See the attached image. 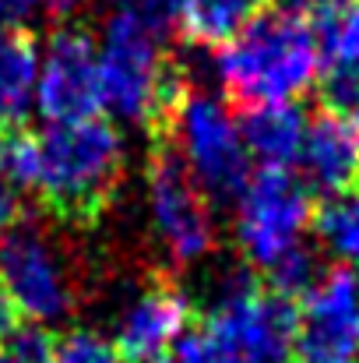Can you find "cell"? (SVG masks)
<instances>
[{
    "mask_svg": "<svg viewBox=\"0 0 359 363\" xmlns=\"http://www.w3.org/2000/svg\"><path fill=\"white\" fill-rule=\"evenodd\" d=\"M321 64L314 14L292 0H271L226 46L215 50V74L237 110L292 103L314 85Z\"/></svg>",
    "mask_w": 359,
    "mask_h": 363,
    "instance_id": "cell-1",
    "label": "cell"
},
{
    "mask_svg": "<svg viewBox=\"0 0 359 363\" xmlns=\"http://www.w3.org/2000/svg\"><path fill=\"white\" fill-rule=\"evenodd\" d=\"M39 145V180L46 212L74 230L96 226L123 180V141L117 127L103 117L74 123H46L35 134Z\"/></svg>",
    "mask_w": 359,
    "mask_h": 363,
    "instance_id": "cell-2",
    "label": "cell"
},
{
    "mask_svg": "<svg viewBox=\"0 0 359 363\" xmlns=\"http://www.w3.org/2000/svg\"><path fill=\"white\" fill-rule=\"evenodd\" d=\"M99 78L106 110H113L120 121L144 127L152 145L169 141L190 89L187 74L173 57L162 53L155 35L110 14L99 46Z\"/></svg>",
    "mask_w": 359,
    "mask_h": 363,
    "instance_id": "cell-3",
    "label": "cell"
},
{
    "mask_svg": "<svg viewBox=\"0 0 359 363\" xmlns=\"http://www.w3.org/2000/svg\"><path fill=\"white\" fill-rule=\"evenodd\" d=\"M0 289L14 314L35 325L64 321L78 303V282L50 226L28 212L0 233Z\"/></svg>",
    "mask_w": 359,
    "mask_h": 363,
    "instance_id": "cell-4",
    "label": "cell"
},
{
    "mask_svg": "<svg viewBox=\"0 0 359 363\" xmlns=\"http://www.w3.org/2000/svg\"><path fill=\"white\" fill-rule=\"evenodd\" d=\"M237 201V240L257 275L303 240V230L310 226L317 205L310 187L292 169L278 166H261L257 173H250Z\"/></svg>",
    "mask_w": 359,
    "mask_h": 363,
    "instance_id": "cell-5",
    "label": "cell"
},
{
    "mask_svg": "<svg viewBox=\"0 0 359 363\" xmlns=\"http://www.w3.org/2000/svg\"><path fill=\"white\" fill-rule=\"evenodd\" d=\"M148 208L162 254L173 268L201 261L215 247L212 205L201 184L190 177L173 141H155L148 155Z\"/></svg>",
    "mask_w": 359,
    "mask_h": 363,
    "instance_id": "cell-6",
    "label": "cell"
},
{
    "mask_svg": "<svg viewBox=\"0 0 359 363\" xmlns=\"http://www.w3.org/2000/svg\"><path fill=\"white\" fill-rule=\"evenodd\" d=\"M169 141L183 155L190 177L212 198H239L250 180V152L229 110L208 96H187Z\"/></svg>",
    "mask_w": 359,
    "mask_h": 363,
    "instance_id": "cell-7",
    "label": "cell"
},
{
    "mask_svg": "<svg viewBox=\"0 0 359 363\" xmlns=\"http://www.w3.org/2000/svg\"><path fill=\"white\" fill-rule=\"evenodd\" d=\"M39 113L50 123L89 121L103 110L99 43L81 25H60L39 60L35 82Z\"/></svg>",
    "mask_w": 359,
    "mask_h": 363,
    "instance_id": "cell-8",
    "label": "cell"
},
{
    "mask_svg": "<svg viewBox=\"0 0 359 363\" xmlns=\"http://www.w3.org/2000/svg\"><path fill=\"white\" fill-rule=\"evenodd\" d=\"M359 346V289L349 268H328L300 307V350L310 357L349 360Z\"/></svg>",
    "mask_w": 359,
    "mask_h": 363,
    "instance_id": "cell-9",
    "label": "cell"
},
{
    "mask_svg": "<svg viewBox=\"0 0 359 363\" xmlns=\"http://www.w3.org/2000/svg\"><path fill=\"white\" fill-rule=\"evenodd\" d=\"M190 321V300L183 296V289L169 279L159 275L152 279L137 300H130V307L123 311L117 325V346L123 363H141L159 357Z\"/></svg>",
    "mask_w": 359,
    "mask_h": 363,
    "instance_id": "cell-10",
    "label": "cell"
},
{
    "mask_svg": "<svg viewBox=\"0 0 359 363\" xmlns=\"http://www.w3.org/2000/svg\"><path fill=\"white\" fill-rule=\"evenodd\" d=\"M310 184L321 191H349L359 187V121L321 110L307 123L303 152H300Z\"/></svg>",
    "mask_w": 359,
    "mask_h": 363,
    "instance_id": "cell-11",
    "label": "cell"
},
{
    "mask_svg": "<svg viewBox=\"0 0 359 363\" xmlns=\"http://www.w3.org/2000/svg\"><path fill=\"white\" fill-rule=\"evenodd\" d=\"M239 138L246 152L261 166L289 169V162L300 159L303 138H307V117L296 103H261L239 110Z\"/></svg>",
    "mask_w": 359,
    "mask_h": 363,
    "instance_id": "cell-12",
    "label": "cell"
},
{
    "mask_svg": "<svg viewBox=\"0 0 359 363\" xmlns=\"http://www.w3.org/2000/svg\"><path fill=\"white\" fill-rule=\"evenodd\" d=\"M39 60V43L28 28H0V127H25Z\"/></svg>",
    "mask_w": 359,
    "mask_h": 363,
    "instance_id": "cell-13",
    "label": "cell"
},
{
    "mask_svg": "<svg viewBox=\"0 0 359 363\" xmlns=\"http://www.w3.org/2000/svg\"><path fill=\"white\" fill-rule=\"evenodd\" d=\"M271 0H183L180 32L198 46H226Z\"/></svg>",
    "mask_w": 359,
    "mask_h": 363,
    "instance_id": "cell-14",
    "label": "cell"
},
{
    "mask_svg": "<svg viewBox=\"0 0 359 363\" xmlns=\"http://www.w3.org/2000/svg\"><path fill=\"white\" fill-rule=\"evenodd\" d=\"M317 243L342 261H359V187L335 191L314 205L310 219Z\"/></svg>",
    "mask_w": 359,
    "mask_h": 363,
    "instance_id": "cell-15",
    "label": "cell"
},
{
    "mask_svg": "<svg viewBox=\"0 0 359 363\" xmlns=\"http://www.w3.org/2000/svg\"><path fill=\"white\" fill-rule=\"evenodd\" d=\"M321 60L328 67H359V0H335L314 11Z\"/></svg>",
    "mask_w": 359,
    "mask_h": 363,
    "instance_id": "cell-16",
    "label": "cell"
},
{
    "mask_svg": "<svg viewBox=\"0 0 359 363\" xmlns=\"http://www.w3.org/2000/svg\"><path fill=\"white\" fill-rule=\"evenodd\" d=\"M110 4H113V14L117 18L144 28L159 43H166L173 32H180L183 0H110Z\"/></svg>",
    "mask_w": 359,
    "mask_h": 363,
    "instance_id": "cell-17",
    "label": "cell"
},
{
    "mask_svg": "<svg viewBox=\"0 0 359 363\" xmlns=\"http://www.w3.org/2000/svg\"><path fill=\"white\" fill-rule=\"evenodd\" d=\"M4 353L14 363H50L53 360V350H57V339L50 335L46 325H35V321H14L11 332L0 339Z\"/></svg>",
    "mask_w": 359,
    "mask_h": 363,
    "instance_id": "cell-18",
    "label": "cell"
},
{
    "mask_svg": "<svg viewBox=\"0 0 359 363\" xmlns=\"http://www.w3.org/2000/svg\"><path fill=\"white\" fill-rule=\"evenodd\" d=\"M50 363H123L113 342H106L96 332H71L57 339L53 360Z\"/></svg>",
    "mask_w": 359,
    "mask_h": 363,
    "instance_id": "cell-19",
    "label": "cell"
},
{
    "mask_svg": "<svg viewBox=\"0 0 359 363\" xmlns=\"http://www.w3.org/2000/svg\"><path fill=\"white\" fill-rule=\"evenodd\" d=\"M173 363H233V357H229L226 342L201 321V325H194V328L176 342Z\"/></svg>",
    "mask_w": 359,
    "mask_h": 363,
    "instance_id": "cell-20",
    "label": "cell"
},
{
    "mask_svg": "<svg viewBox=\"0 0 359 363\" xmlns=\"http://www.w3.org/2000/svg\"><path fill=\"white\" fill-rule=\"evenodd\" d=\"M21 194H25V191H18V187L11 184V177L0 169V233H4L7 226H14V223L25 216Z\"/></svg>",
    "mask_w": 359,
    "mask_h": 363,
    "instance_id": "cell-21",
    "label": "cell"
},
{
    "mask_svg": "<svg viewBox=\"0 0 359 363\" xmlns=\"http://www.w3.org/2000/svg\"><path fill=\"white\" fill-rule=\"evenodd\" d=\"M42 11V0H0V28H25Z\"/></svg>",
    "mask_w": 359,
    "mask_h": 363,
    "instance_id": "cell-22",
    "label": "cell"
},
{
    "mask_svg": "<svg viewBox=\"0 0 359 363\" xmlns=\"http://www.w3.org/2000/svg\"><path fill=\"white\" fill-rule=\"evenodd\" d=\"M78 4H81V0H42V11H46L50 18H67Z\"/></svg>",
    "mask_w": 359,
    "mask_h": 363,
    "instance_id": "cell-23",
    "label": "cell"
},
{
    "mask_svg": "<svg viewBox=\"0 0 359 363\" xmlns=\"http://www.w3.org/2000/svg\"><path fill=\"white\" fill-rule=\"evenodd\" d=\"M11 325H14V307H11V300L4 296V289H0V339L11 332Z\"/></svg>",
    "mask_w": 359,
    "mask_h": 363,
    "instance_id": "cell-24",
    "label": "cell"
},
{
    "mask_svg": "<svg viewBox=\"0 0 359 363\" xmlns=\"http://www.w3.org/2000/svg\"><path fill=\"white\" fill-rule=\"evenodd\" d=\"M292 363H349V360H331V357H310V353H296Z\"/></svg>",
    "mask_w": 359,
    "mask_h": 363,
    "instance_id": "cell-25",
    "label": "cell"
},
{
    "mask_svg": "<svg viewBox=\"0 0 359 363\" xmlns=\"http://www.w3.org/2000/svg\"><path fill=\"white\" fill-rule=\"evenodd\" d=\"M292 4H300V7H307V11L314 14L317 7H324V4H335V0H292Z\"/></svg>",
    "mask_w": 359,
    "mask_h": 363,
    "instance_id": "cell-26",
    "label": "cell"
},
{
    "mask_svg": "<svg viewBox=\"0 0 359 363\" xmlns=\"http://www.w3.org/2000/svg\"><path fill=\"white\" fill-rule=\"evenodd\" d=\"M141 363H169V360H162V357H152V360H141Z\"/></svg>",
    "mask_w": 359,
    "mask_h": 363,
    "instance_id": "cell-27",
    "label": "cell"
},
{
    "mask_svg": "<svg viewBox=\"0 0 359 363\" xmlns=\"http://www.w3.org/2000/svg\"><path fill=\"white\" fill-rule=\"evenodd\" d=\"M0 363H14V360H11V357H7V353H4V350H0Z\"/></svg>",
    "mask_w": 359,
    "mask_h": 363,
    "instance_id": "cell-28",
    "label": "cell"
},
{
    "mask_svg": "<svg viewBox=\"0 0 359 363\" xmlns=\"http://www.w3.org/2000/svg\"><path fill=\"white\" fill-rule=\"evenodd\" d=\"M353 363H359V346H356V353H353Z\"/></svg>",
    "mask_w": 359,
    "mask_h": 363,
    "instance_id": "cell-29",
    "label": "cell"
},
{
    "mask_svg": "<svg viewBox=\"0 0 359 363\" xmlns=\"http://www.w3.org/2000/svg\"><path fill=\"white\" fill-rule=\"evenodd\" d=\"M356 289H359V272H356Z\"/></svg>",
    "mask_w": 359,
    "mask_h": 363,
    "instance_id": "cell-30",
    "label": "cell"
}]
</instances>
